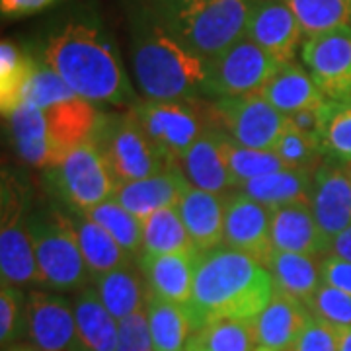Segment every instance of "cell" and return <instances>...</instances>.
I'll return each instance as SVG.
<instances>
[{"instance_id": "cell-1", "label": "cell", "mask_w": 351, "mask_h": 351, "mask_svg": "<svg viewBox=\"0 0 351 351\" xmlns=\"http://www.w3.org/2000/svg\"><path fill=\"white\" fill-rule=\"evenodd\" d=\"M39 59L92 104L135 106L119 53L96 16H73L57 24L41 41Z\"/></svg>"}, {"instance_id": "cell-2", "label": "cell", "mask_w": 351, "mask_h": 351, "mask_svg": "<svg viewBox=\"0 0 351 351\" xmlns=\"http://www.w3.org/2000/svg\"><path fill=\"white\" fill-rule=\"evenodd\" d=\"M276 283L269 269L232 248L199 252L189 311L195 326L213 320H254L271 301Z\"/></svg>"}, {"instance_id": "cell-3", "label": "cell", "mask_w": 351, "mask_h": 351, "mask_svg": "<svg viewBox=\"0 0 351 351\" xmlns=\"http://www.w3.org/2000/svg\"><path fill=\"white\" fill-rule=\"evenodd\" d=\"M131 59L147 100H195L207 80V61L166 32L143 6L131 12Z\"/></svg>"}, {"instance_id": "cell-4", "label": "cell", "mask_w": 351, "mask_h": 351, "mask_svg": "<svg viewBox=\"0 0 351 351\" xmlns=\"http://www.w3.org/2000/svg\"><path fill=\"white\" fill-rule=\"evenodd\" d=\"M254 0H149L147 8L182 45L205 61L246 38Z\"/></svg>"}, {"instance_id": "cell-5", "label": "cell", "mask_w": 351, "mask_h": 351, "mask_svg": "<svg viewBox=\"0 0 351 351\" xmlns=\"http://www.w3.org/2000/svg\"><path fill=\"white\" fill-rule=\"evenodd\" d=\"M43 285L55 291H80L90 271L80 250L75 219L59 209H47L27 217Z\"/></svg>"}, {"instance_id": "cell-6", "label": "cell", "mask_w": 351, "mask_h": 351, "mask_svg": "<svg viewBox=\"0 0 351 351\" xmlns=\"http://www.w3.org/2000/svg\"><path fill=\"white\" fill-rule=\"evenodd\" d=\"M133 113L168 170H180V164L193 143L207 127L213 125L211 110L203 113L195 106V100L137 101Z\"/></svg>"}, {"instance_id": "cell-7", "label": "cell", "mask_w": 351, "mask_h": 351, "mask_svg": "<svg viewBox=\"0 0 351 351\" xmlns=\"http://www.w3.org/2000/svg\"><path fill=\"white\" fill-rule=\"evenodd\" d=\"M94 141L117 184L168 170L133 110L129 113H100Z\"/></svg>"}, {"instance_id": "cell-8", "label": "cell", "mask_w": 351, "mask_h": 351, "mask_svg": "<svg viewBox=\"0 0 351 351\" xmlns=\"http://www.w3.org/2000/svg\"><path fill=\"white\" fill-rule=\"evenodd\" d=\"M45 178L57 197L76 215L113 197L117 186L94 137L76 147L63 162L45 170Z\"/></svg>"}, {"instance_id": "cell-9", "label": "cell", "mask_w": 351, "mask_h": 351, "mask_svg": "<svg viewBox=\"0 0 351 351\" xmlns=\"http://www.w3.org/2000/svg\"><path fill=\"white\" fill-rule=\"evenodd\" d=\"M279 66L281 63H277L260 45L248 38H242L221 55L207 61L203 94L219 100L260 94Z\"/></svg>"}, {"instance_id": "cell-10", "label": "cell", "mask_w": 351, "mask_h": 351, "mask_svg": "<svg viewBox=\"0 0 351 351\" xmlns=\"http://www.w3.org/2000/svg\"><path fill=\"white\" fill-rule=\"evenodd\" d=\"M211 119L242 147L274 151L287 127V115L277 112L262 94L221 98L211 106Z\"/></svg>"}, {"instance_id": "cell-11", "label": "cell", "mask_w": 351, "mask_h": 351, "mask_svg": "<svg viewBox=\"0 0 351 351\" xmlns=\"http://www.w3.org/2000/svg\"><path fill=\"white\" fill-rule=\"evenodd\" d=\"M0 276L2 283L16 287L43 285L34 242L27 228L24 203L12 182H2V219H0Z\"/></svg>"}, {"instance_id": "cell-12", "label": "cell", "mask_w": 351, "mask_h": 351, "mask_svg": "<svg viewBox=\"0 0 351 351\" xmlns=\"http://www.w3.org/2000/svg\"><path fill=\"white\" fill-rule=\"evenodd\" d=\"M24 334L38 351H84L76 330L75 306L61 295L32 291L25 297Z\"/></svg>"}, {"instance_id": "cell-13", "label": "cell", "mask_w": 351, "mask_h": 351, "mask_svg": "<svg viewBox=\"0 0 351 351\" xmlns=\"http://www.w3.org/2000/svg\"><path fill=\"white\" fill-rule=\"evenodd\" d=\"M301 59L328 100H351V25L306 39Z\"/></svg>"}, {"instance_id": "cell-14", "label": "cell", "mask_w": 351, "mask_h": 351, "mask_svg": "<svg viewBox=\"0 0 351 351\" xmlns=\"http://www.w3.org/2000/svg\"><path fill=\"white\" fill-rule=\"evenodd\" d=\"M271 215L274 209L242 191L225 195V244L265 265L274 252Z\"/></svg>"}, {"instance_id": "cell-15", "label": "cell", "mask_w": 351, "mask_h": 351, "mask_svg": "<svg viewBox=\"0 0 351 351\" xmlns=\"http://www.w3.org/2000/svg\"><path fill=\"white\" fill-rule=\"evenodd\" d=\"M246 38L269 53L277 63H291L301 45L302 29L285 0H254Z\"/></svg>"}, {"instance_id": "cell-16", "label": "cell", "mask_w": 351, "mask_h": 351, "mask_svg": "<svg viewBox=\"0 0 351 351\" xmlns=\"http://www.w3.org/2000/svg\"><path fill=\"white\" fill-rule=\"evenodd\" d=\"M43 113H45L49 168L63 162L76 147L94 137L100 121V112L94 108V104L80 96L51 106L43 110Z\"/></svg>"}, {"instance_id": "cell-17", "label": "cell", "mask_w": 351, "mask_h": 351, "mask_svg": "<svg viewBox=\"0 0 351 351\" xmlns=\"http://www.w3.org/2000/svg\"><path fill=\"white\" fill-rule=\"evenodd\" d=\"M314 219L320 230L332 242L351 226V172L343 164L326 160L314 174L313 199Z\"/></svg>"}, {"instance_id": "cell-18", "label": "cell", "mask_w": 351, "mask_h": 351, "mask_svg": "<svg viewBox=\"0 0 351 351\" xmlns=\"http://www.w3.org/2000/svg\"><path fill=\"white\" fill-rule=\"evenodd\" d=\"M313 313L299 299L277 291L262 313L252 320L258 346L274 351H293Z\"/></svg>"}, {"instance_id": "cell-19", "label": "cell", "mask_w": 351, "mask_h": 351, "mask_svg": "<svg viewBox=\"0 0 351 351\" xmlns=\"http://www.w3.org/2000/svg\"><path fill=\"white\" fill-rule=\"evenodd\" d=\"M197 258H199L197 250L162 254V256L141 254L138 267L145 276L147 289L154 297L178 304H189Z\"/></svg>"}, {"instance_id": "cell-20", "label": "cell", "mask_w": 351, "mask_h": 351, "mask_svg": "<svg viewBox=\"0 0 351 351\" xmlns=\"http://www.w3.org/2000/svg\"><path fill=\"white\" fill-rule=\"evenodd\" d=\"M223 135L225 131L221 127L215 123L209 125L184 156L180 170L186 176L189 186L217 195H225L228 189L234 188V180L223 152Z\"/></svg>"}, {"instance_id": "cell-21", "label": "cell", "mask_w": 351, "mask_h": 351, "mask_svg": "<svg viewBox=\"0 0 351 351\" xmlns=\"http://www.w3.org/2000/svg\"><path fill=\"white\" fill-rule=\"evenodd\" d=\"M189 182L180 170H162L158 174L135 180V182H123L115 186L113 197L119 201L127 211L137 215L141 221H145L152 213L166 209V207H178L180 199L184 197Z\"/></svg>"}, {"instance_id": "cell-22", "label": "cell", "mask_w": 351, "mask_h": 351, "mask_svg": "<svg viewBox=\"0 0 351 351\" xmlns=\"http://www.w3.org/2000/svg\"><path fill=\"white\" fill-rule=\"evenodd\" d=\"M330 240L320 230L311 205H285L277 207L271 215V246L274 250L328 256Z\"/></svg>"}, {"instance_id": "cell-23", "label": "cell", "mask_w": 351, "mask_h": 351, "mask_svg": "<svg viewBox=\"0 0 351 351\" xmlns=\"http://www.w3.org/2000/svg\"><path fill=\"white\" fill-rule=\"evenodd\" d=\"M195 250L207 252L225 242V197L189 186L178 203Z\"/></svg>"}, {"instance_id": "cell-24", "label": "cell", "mask_w": 351, "mask_h": 351, "mask_svg": "<svg viewBox=\"0 0 351 351\" xmlns=\"http://www.w3.org/2000/svg\"><path fill=\"white\" fill-rule=\"evenodd\" d=\"M318 170V168H316ZM313 168H283L240 184L239 191L269 209L285 205H311L314 188Z\"/></svg>"}, {"instance_id": "cell-25", "label": "cell", "mask_w": 351, "mask_h": 351, "mask_svg": "<svg viewBox=\"0 0 351 351\" xmlns=\"http://www.w3.org/2000/svg\"><path fill=\"white\" fill-rule=\"evenodd\" d=\"M260 94L277 112H281L287 117L302 110L320 106L328 100L320 92V88L316 86L311 73L295 61L281 64L279 71L262 88Z\"/></svg>"}, {"instance_id": "cell-26", "label": "cell", "mask_w": 351, "mask_h": 351, "mask_svg": "<svg viewBox=\"0 0 351 351\" xmlns=\"http://www.w3.org/2000/svg\"><path fill=\"white\" fill-rule=\"evenodd\" d=\"M73 306L78 338L84 351H115L119 338V320L108 311L98 291L92 287L80 289Z\"/></svg>"}, {"instance_id": "cell-27", "label": "cell", "mask_w": 351, "mask_h": 351, "mask_svg": "<svg viewBox=\"0 0 351 351\" xmlns=\"http://www.w3.org/2000/svg\"><path fill=\"white\" fill-rule=\"evenodd\" d=\"M147 320L154 351H180L197 330L188 304L162 301L147 289Z\"/></svg>"}, {"instance_id": "cell-28", "label": "cell", "mask_w": 351, "mask_h": 351, "mask_svg": "<svg viewBox=\"0 0 351 351\" xmlns=\"http://www.w3.org/2000/svg\"><path fill=\"white\" fill-rule=\"evenodd\" d=\"M265 267L274 277L277 291L287 293L304 304H308L316 289L322 285V271L313 256L274 250Z\"/></svg>"}, {"instance_id": "cell-29", "label": "cell", "mask_w": 351, "mask_h": 351, "mask_svg": "<svg viewBox=\"0 0 351 351\" xmlns=\"http://www.w3.org/2000/svg\"><path fill=\"white\" fill-rule=\"evenodd\" d=\"M73 219H75L80 250H82L90 276H104L108 271L131 263V256L115 242V239L106 228H101L98 223L88 219L86 215H76Z\"/></svg>"}, {"instance_id": "cell-30", "label": "cell", "mask_w": 351, "mask_h": 351, "mask_svg": "<svg viewBox=\"0 0 351 351\" xmlns=\"http://www.w3.org/2000/svg\"><path fill=\"white\" fill-rule=\"evenodd\" d=\"M10 135L18 154L25 162L47 170L49 152H47V135H45V113L32 104H22L8 117Z\"/></svg>"}, {"instance_id": "cell-31", "label": "cell", "mask_w": 351, "mask_h": 351, "mask_svg": "<svg viewBox=\"0 0 351 351\" xmlns=\"http://www.w3.org/2000/svg\"><path fill=\"white\" fill-rule=\"evenodd\" d=\"M94 283L104 304L117 320H123L147 304V289L131 263L94 277Z\"/></svg>"}, {"instance_id": "cell-32", "label": "cell", "mask_w": 351, "mask_h": 351, "mask_svg": "<svg viewBox=\"0 0 351 351\" xmlns=\"http://www.w3.org/2000/svg\"><path fill=\"white\" fill-rule=\"evenodd\" d=\"M195 250L178 207H166L143 221L141 254L162 256Z\"/></svg>"}, {"instance_id": "cell-33", "label": "cell", "mask_w": 351, "mask_h": 351, "mask_svg": "<svg viewBox=\"0 0 351 351\" xmlns=\"http://www.w3.org/2000/svg\"><path fill=\"white\" fill-rule=\"evenodd\" d=\"M38 57L18 47L14 41L4 39L0 45V108L8 117L24 101L27 80L34 73Z\"/></svg>"}, {"instance_id": "cell-34", "label": "cell", "mask_w": 351, "mask_h": 351, "mask_svg": "<svg viewBox=\"0 0 351 351\" xmlns=\"http://www.w3.org/2000/svg\"><path fill=\"white\" fill-rule=\"evenodd\" d=\"M258 338L252 320H213L199 326L186 343V351H254Z\"/></svg>"}, {"instance_id": "cell-35", "label": "cell", "mask_w": 351, "mask_h": 351, "mask_svg": "<svg viewBox=\"0 0 351 351\" xmlns=\"http://www.w3.org/2000/svg\"><path fill=\"white\" fill-rule=\"evenodd\" d=\"M306 38L351 25V0H285Z\"/></svg>"}, {"instance_id": "cell-36", "label": "cell", "mask_w": 351, "mask_h": 351, "mask_svg": "<svg viewBox=\"0 0 351 351\" xmlns=\"http://www.w3.org/2000/svg\"><path fill=\"white\" fill-rule=\"evenodd\" d=\"M84 215L94 223H98L101 228H106L131 258L141 252L143 248V221L137 215L127 211L115 197H110L100 205L92 207Z\"/></svg>"}, {"instance_id": "cell-37", "label": "cell", "mask_w": 351, "mask_h": 351, "mask_svg": "<svg viewBox=\"0 0 351 351\" xmlns=\"http://www.w3.org/2000/svg\"><path fill=\"white\" fill-rule=\"evenodd\" d=\"M223 152H225L226 166L234 180V188H239L240 184L248 180L287 168L274 151H258V149L242 147L226 133L223 135Z\"/></svg>"}, {"instance_id": "cell-38", "label": "cell", "mask_w": 351, "mask_h": 351, "mask_svg": "<svg viewBox=\"0 0 351 351\" xmlns=\"http://www.w3.org/2000/svg\"><path fill=\"white\" fill-rule=\"evenodd\" d=\"M73 98H76L73 88L69 86L49 64L38 57L34 73L27 80L22 104H32L39 110H47L51 106H57L61 101L73 100Z\"/></svg>"}, {"instance_id": "cell-39", "label": "cell", "mask_w": 351, "mask_h": 351, "mask_svg": "<svg viewBox=\"0 0 351 351\" xmlns=\"http://www.w3.org/2000/svg\"><path fill=\"white\" fill-rule=\"evenodd\" d=\"M322 149L328 160L351 166V100L330 104Z\"/></svg>"}, {"instance_id": "cell-40", "label": "cell", "mask_w": 351, "mask_h": 351, "mask_svg": "<svg viewBox=\"0 0 351 351\" xmlns=\"http://www.w3.org/2000/svg\"><path fill=\"white\" fill-rule=\"evenodd\" d=\"M274 152L287 168H313V170H316L322 164V158L326 156L320 141L295 129L289 123V119Z\"/></svg>"}, {"instance_id": "cell-41", "label": "cell", "mask_w": 351, "mask_h": 351, "mask_svg": "<svg viewBox=\"0 0 351 351\" xmlns=\"http://www.w3.org/2000/svg\"><path fill=\"white\" fill-rule=\"evenodd\" d=\"M308 311L334 328L351 326V295L322 283L308 301Z\"/></svg>"}, {"instance_id": "cell-42", "label": "cell", "mask_w": 351, "mask_h": 351, "mask_svg": "<svg viewBox=\"0 0 351 351\" xmlns=\"http://www.w3.org/2000/svg\"><path fill=\"white\" fill-rule=\"evenodd\" d=\"M25 299L20 289L10 283H2L0 287V341L2 346H10L20 330L24 328Z\"/></svg>"}, {"instance_id": "cell-43", "label": "cell", "mask_w": 351, "mask_h": 351, "mask_svg": "<svg viewBox=\"0 0 351 351\" xmlns=\"http://www.w3.org/2000/svg\"><path fill=\"white\" fill-rule=\"evenodd\" d=\"M115 351H154L145 306L119 320V338Z\"/></svg>"}, {"instance_id": "cell-44", "label": "cell", "mask_w": 351, "mask_h": 351, "mask_svg": "<svg viewBox=\"0 0 351 351\" xmlns=\"http://www.w3.org/2000/svg\"><path fill=\"white\" fill-rule=\"evenodd\" d=\"M293 351H339V330L313 314Z\"/></svg>"}, {"instance_id": "cell-45", "label": "cell", "mask_w": 351, "mask_h": 351, "mask_svg": "<svg viewBox=\"0 0 351 351\" xmlns=\"http://www.w3.org/2000/svg\"><path fill=\"white\" fill-rule=\"evenodd\" d=\"M330 104H332V100H326L324 104H320V106H314V108H308V110L293 113V115L287 117L289 123L295 127V129H299L304 135H308V137H313L322 143V133H324V127H326Z\"/></svg>"}, {"instance_id": "cell-46", "label": "cell", "mask_w": 351, "mask_h": 351, "mask_svg": "<svg viewBox=\"0 0 351 351\" xmlns=\"http://www.w3.org/2000/svg\"><path fill=\"white\" fill-rule=\"evenodd\" d=\"M320 271H322V283L332 285L343 293L351 295V262L343 260L336 254H328L320 262Z\"/></svg>"}, {"instance_id": "cell-47", "label": "cell", "mask_w": 351, "mask_h": 351, "mask_svg": "<svg viewBox=\"0 0 351 351\" xmlns=\"http://www.w3.org/2000/svg\"><path fill=\"white\" fill-rule=\"evenodd\" d=\"M55 0H0V10L4 18H22L51 6Z\"/></svg>"}, {"instance_id": "cell-48", "label": "cell", "mask_w": 351, "mask_h": 351, "mask_svg": "<svg viewBox=\"0 0 351 351\" xmlns=\"http://www.w3.org/2000/svg\"><path fill=\"white\" fill-rule=\"evenodd\" d=\"M330 254H336L339 258L350 260L351 262V226L332 240V244H330Z\"/></svg>"}, {"instance_id": "cell-49", "label": "cell", "mask_w": 351, "mask_h": 351, "mask_svg": "<svg viewBox=\"0 0 351 351\" xmlns=\"http://www.w3.org/2000/svg\"><path fill=\"white\" fill-rule=\"evenodd\" d=\"M339 351H351V326L339 330Z\"/></svg>"}, {"instance_id": "cell-50", "label": "cell", "mask_w": 351, "mask_h": 351, "mask_svg": "<svg viewBox=\"0 0 351 351\" xmlns=\"http://www.w3.org/2000/svg\"><path fill=\"white\" fill-rule=\"evenodd\" d=\"M6 351H38L34 346H29V343H22V346H10Z\"/></svg>"}, {"instance_id": "cell-51", "label": "cell", "mask_w": 351, "mask_h": 351, "mask_svg": "<svg viewBox=\"0 0 351 351\" xmlns=\"http://www.w3.org/2000/svg\"><path fill=\"white\" fill-rule=\"evenodd\" d=\"M254 351H274V350H269V348H262V346H258V348H256V350Z\"/></svg>"}, {"instance_id": "cell-52", "label": "cell", "mask_w": 351, "mask_h": 351, "mask_svg": "<svg viewBox=\"0 0 351 351\" xmlns=\"http://www.w3.org/2000/svg\"><path fill=\"white\" fill-rule=\"evenodd\" d=\"M180 351H186V350H180Z\"/></svg>"}, {"instance_id": "cell-53", "label": "cell", "mask_w": 351, "mask_h": 351, "mask_svg": "<svg viewBox=\"0 0 351 351\" xmlns=\"http://www.w3.org/2000/svg\"><path fill=\"white\" fill-rule=\"evenodd\" d=\"M350 172H351V166H350Z\"/></svg>"}]
</instances>
